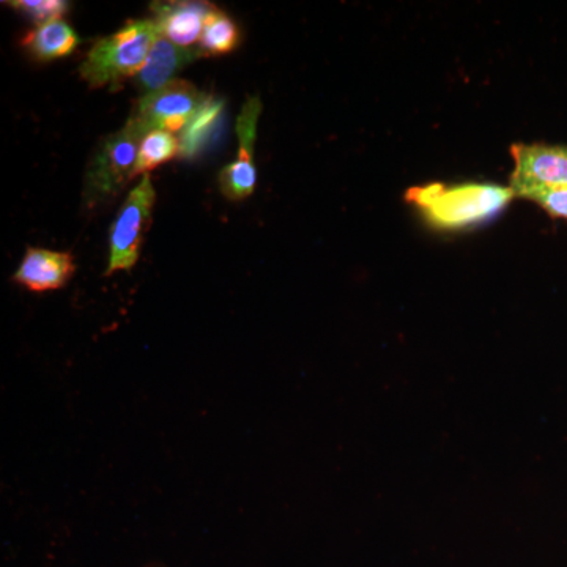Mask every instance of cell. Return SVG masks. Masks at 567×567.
Wrapping results in <instances>:
<instances>
[{
    "label": "cell",
    "instance_id": "cell-1",
    "mask_svg": "<svg viewBox=\"0 0 567 567\" xmlns=\"http://www.w3.org/2000/svg\"><path fill=\"white\" fill-rule=\"evenodd\" d=\"M516 197L513 188L492 183L415 186L405 194L406 203L415 205L425 223L443 233H457L494 219Z\"/></svg>",
    "mask_w": 567,
    "mask_h": 567
},
{
    "label": "cell",
    "instance_id": "cell-2",
    "mask_svg": "<svg viewBox=\"0 0 567 567\" xmlns=\"http://www.w3.org/2000/svg\"><path fill=\"white\" fill-rule=\"evenodd\" d=\"M159 35L153 20L126 22L121 31L93 44L81 65L82 80L92 89H102L137 76Z\"/></svg>",
    "mask_w": 567,
    "mask_h": 567
},
{
    "label": "cell",
    "instance_id": "cell-3",
    "mask_svg": "<svg viewBox=\"0 0 567 567\" xmlns=\"http://www.w3.org/2000/svg\"><path fill=\"white\" fill-rule=\"evenodd\" d=\"M145 134L144 126L132 115L121 132L111 134L100 145L84 178L82 196L87 207H99L114 199L132 181Z\"/></svg>",
    "mask_w": 567,
    "mask_h": 567
},
{
    "label": "cell",
    "instance_id": "cell-4",
    "mask_svg": "<svg viewBox=\"0 0 567 567\" xmlns=\"http://www.w3.org/2000/svg\"><path fill=\"white\" fill-rule=\"evenodd\" d=\"M156 203L151 174H145L126 197L115 216L110 234V264L106 276L115 271H130L141 257L142 244L152 224Z\"/></svg>",
    "mask_w": 567,
    "mask_h": 567
},
{
    "label": "cell",
    "instance_id": "cell-5",
    "mask_svg": "<svg viewBox=\"0 0 567 567\" xmlns=\"http://www.w3.org/2000/svg\"><path fill=\"white\" fill-rule=\"evenodd\" d=\"M207 93L200 92L192 82L175 80L159 91L142 96L137 102L133 117L144 126L145 132H182L196 112L208 100Z\"/></svg>",
    "mask_w": 567,
    "mask_h": 567
},
{
    "label": "cell",
    "instance_id": "cell-6",
    "mask_svg": "<svg viewBox=\"0 0 567 567\" xmlns=\"http://www.w3.org/2000/svg\"><path fill=\"white\" fill-rule=\"evenodd\" d=\"M514 167L511 188L516 196L529 192L567 186V147L563 145L514 144L511 147Z\"/></svg>",
    "mask_w": 567,
    "mask_h": 567
},
{
    "label": "cell",
    "instance_id": "cell-7",
    "mask_svg": "<svg viewBox=\"0 0 567 567\" xmlns=\"http://www.w3.org/2000/svg\"><path fill=\"white\" fill-rule=\"evenodd\" d=\"M260 112H262V102L259 96L246 100L237 118V159L224 167L219 174V188H221L224 197L234 203L245 200L256 189L257 171L256 164H254V144H256Z\"/></svg>",
    "mask_w": 567,
    "mask_h": 567
},
{
    "label": "cell",
    "instance_id": "cell-8",
    "mask_svg": "<svg viewBox=\"0 0 567 567\" xmlns=\"http://www.w3.org/2000/svg\"><path fill=\"white\" fill-rule=\"evenodd\" d=\"M216 9L210 2L178 0L152 3L153 21L159 33L181 48H192L203 37L205 24Z\"/></svg>",
    "mask_w": 567,
    "mask_h": 567
},
{
    "label": "cell",
    "instance_id": "cell-9",
    "mask_svg": "<svg viewBox=\"0 0 567 567\" xmlns=\"http://www.w3.org/2000/svg\"><path fill=\"white\" fill-rule=\"evenodd\" d=\"M73 274L74 262L70 252L29 248L13 279L31 292L43 293L62 289Z\"/></svg>",
    "mask_w": 567,
    "mask_h": 567
},
{
    "label": "cell",
    "instance_id": "cell-10",
    "mask_svg": "<svg viewBox=\"0 0 567 567\" xmlns=\"http://www.w3.org/2000/svg\"><path fill=\"white\" fill-rule=\"evenodd\" d=\"M199 58H204L199 48H181L166 37L159 35L153 43L147 62L136 76V85L144 96L159 91L169 84L174 74L192 65Z\"/></svg>",
    "mask_w": 567,
    "mask_h": 567
},
{
    "label": "cell",
    "instance_id": "cell-11",
    "mask_svg": "<svg viewBox=\"0 0 567 567\" xmlns=\"http://www.w3.org/2000/svg\"><path fill=\"white\" fill-rule=\"evenodd\" d=\"M80 44L76 32L65 21L55 20L39 25L22 40V47L28 48L33 59L40 62H51L65 58L76 50Z\"/></svg>",
    "mask_w": 567,
    "mask_h": 567
},
{
    "label": "cell",
    "instance_id": "cell-12",
    "mask_svg": "<svg viewBox=\"0 0 567 567\" xmlns=\"http://www.w3.org/2000/svg\"><path fill=\"white\" fill-rule=\"evenodd\" d=\"M223 111V100L215 99L212 95L208 96L204 106L182 130L181 137H178V144H181L178 156L181 158L192 159L207 147L208 141L212 140L213 134L216 133L219 123H221Z\"/></svg>",
    "mask_w": 567,
    "mask_h": 567
},
{
    "label": "cell",
    "instance_id": "cell-13",
    "mask_svg": "<svg viewBox=\"0 0 567 567\" xmlns=\"http://www.w3.org/2000/svg\"><path fill=\"white\" fill-rule=\"evenodd\" d=\"M178 152H181V144L174 133L152 130L141 142L134 175L151 173L155 167L171 162Z\"/></svg>",
    "mask_w": 567,
    "mask_h": 567
},
{
    "label": "cell",
    "instance_id": "cell-14",
    "mask_svg": "<svg viewBox=\"0 0 567 567\" xmlns=\"http://www.w3.org/2000/svg\"><path fill=\"white\" fill-rule=\"evenodd\" d=\"M240 43V31L233 18L221 10H216L205 24L203 37L199 40V50L204 58L208 55L229 54Z\"/></svg>",
    "mask_w": 567,
    "mask_h": 567
},
{
    "label": "cell",
    "instance_id": "cell-15",
    "mask_svg": "<svg viewBox=\"0 0 567 567\" xmlns=\"http://www.w3.org/2000/svg\"><path fill=\"white\" fill-rule=\"evenodd\" d=\"M7 6L35 22L37 28L47 22L62 20L70 7L69 2H62V0H17V2H7Z\"/></svg>",
    "mask_w": 567,
    "mask_h": 567
},
{
    "label": "cell",
    "instance_id": "cell-16",
    "mask_svg": "<svg viewBox=\"0 0 567 567\" xmlns=\"http://www.w3.org/2000/svg\"><path fill=\"white\" fill-rule=\"evenodd\" d=\"M524 197L540 205V208L547 212L551 218L566 219L567 221V186L535 189V192L525 194Z\"/></svg>",
    "mask_w": 567,
    "mask_h": 567
}]
</instances>
